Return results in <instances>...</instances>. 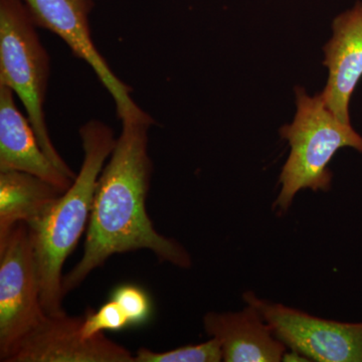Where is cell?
Instances as JSON below:
<instances>
[{"label":"cell","mask_w":362,"mask_h":362,"mask_svg":"<svg viewBox=\"0 0 362 362\" xmlns=\"http://www.w3.org/2000/svg\"><path fill=\"white\" fill-rule=\"evenodd\" d=\"M121 122L122 130L98 180L84 252L63 278L65 296L114 255L148 250L162 263L181 269L192 265L187 250L157 232L147 214L153 171L148 132L156 122L145 111Z\"/></svg>","instance_id":"cell-1"},{"label":"cell","mask_w":362,"mask_h":362,"mask_svg":"<svg viewBox=\"0 0 362 362\" xmlns=\"http://www.w3.org/2000/svg\"><path fill=\"white\" fill-rule=\"evenodd\" d=\"M82 165L77 177L47 213L28 225L39 276L42 308L47 315L65 313L63 268L89 225L99 176L116 139L110 126L90 120L78 130Z\"/></svg>","instance_id":"cell-2"},{"label":"cell","mask_w":362,"mask_h":362,"mask_svg":"<svg viewBox=\"0 0 362 362\" xmlns=\"http://www.w3.org/2000/svg\"><path fill=\"white\" fill-rule=\"evenodd\" d=\"M295 93L296 115L291 124L280 129L291 151L281 171V189L273 204L279 213L289 211L301 190L330 189L332 173L328 165L338 150L350 147L362 153V136L351 124L341 122L320 94L309 97L302 88H296Z\"/></svg>","instance_id":"cell-3"},{"label":"cell","mask_w":362,"mask_h":362,"mask_svg":"<svg viewBox=\"0 0 362 362\" xmlns=\"http://www.w3.org/2000/svg\"><path fill=\"white\" fill-rule=\"evenodd\" d=\"M37 28L21 0H0V85L20 98L45 156L74 180L77 175L57 151L45 121L51 68Z\"/></svg>","instance_id":"cell-4"},{"label":"cell","mask_w":362,"mask_h":362,"mask_svg":"<svg viewBox=\"0 0 362 362\" xmlns=\"http://www.w3.org/2000/svg\"><path fill=\"white\" fill-rule=\"evenodd\" d=\"M45 314L30 230L18 223L0 242V361Z\"/></svg>","instance_id":"cell-5"},{"label":"cell","mask_w":362,"mask_h":362,"mask_svg":"<svg viewBox=\"0 0 362 362\" xmlns=\"http://www.w3.org/2000/svg\"><path fill=\"white\" fill-rule=\"evenodd\" d=\"M254 305L274 334L288 349L318 362H362V322L324 319L262 299L255 293L243 295Z\"/></svg>","instance_id":"cell-6"},{"label":"cell","mask_w":362,"mask_h":362,"mask_svg":"<svg viewBox=\"0 0 362 362\" xmlns=\"http://www.w3.org/2000/svg\"><path fill=\"white\" fill-rule=\"evenodd\" d=\"M37 28L54 33L70 47L74 56L86 62L110 93L120 120L143 110L131 97V89L120 80L94 44L89 14L93 0H21Z\"/></svg>","instance_id":"cell-7"},{"label":"cell","mask_w":362,"mask_h":362,"mask_svg":"<svg viewBox=\"0 0 362 362\" xmlns=\"http://www.w3.org/2000/svg\"><path fill=\"white\" fill-rule=\"evenodd\" d=\"M84 316H45L16 344L4 362H134V354L104 333L82 334Z\"/></svg>","instance_id":"cell-8"},{"label":"cell","mask_w":362,"mask_h":362,"mask_svg":"<svg viewBox=\"0 0 362 362\" xmlns=\"http://www.w3.org/2000/svg\"><path fill=\"white\" fill-rule=\"evenodd\" d=\"M332 30L323 49L329 76L320 95L341 122L350 124V99L362 78V2L335 18Z\"/></svg>","instance_id":"cell-9"},{"label":"cell","mask_w":362,"mask_h":362,"mask_svg":"<svg viewBox=\"0 0 362 362\" xmlns=\"http://www.w3.org/2000/svg\"><path fill=\"white\" fill-rule=\"evenodd\" d=\"M202 323L206 334L220 343L225 362L283 361L288 349L250 303L240 311L207 312Z\"/></svg>","instance_id":"cell-10"},{"label":"cell","mask_w":362,"mask_h":362,"mask_svg":"<svg viewBox=\"0 0 362 362\" xmlns=\"http://www.w3.org/2000/svg\"><path fill=\"white\" fill-rule=\"evenodd\" d=\"M16 94L0 85V171L30 173L65 192L73 183L40 146L30 119L16 106Z\"/></svg>","instance_id":"cell-11"},{"label":"cell","mask_w":362,"mask_h":362,"mask_svg":"<svg viewBox=\"0 0 362 362\" xmlns=\"http://www.w3.org/2000/svg\"><path fill=\"white\" fill-rule=\"evenodd\" d=\"M64 192L30 173L0 171V242L18 223L39 220Z\"/></svg>","instance_id":"cell-12"},{"label":"cell","mask_w":362,"mask_h":362,"mask_svg":"<svg viewBox=\"0 0 362 362\" xmlns=\"http://www.w3.org/2000/svg\"><path fill=\"white\" fill-rule=\"evenodd\" d=\"M223 354L220 343L211 337L199 344L185 345L168 351L156 352L141 347L134 354V362H220Z\"/></svg>","instance_id":"cell-13"},{"label":"cell","mask_w":362,"mask_h":362,"mask_svg":"<svg viewBox=\"0 0 362 362\" xmlns=\"http://www.w3.org/2000/svg\"><path fill=\"white\" fill-rule=\"evenodd\" d=\"M130 322L120 305L114 300L105 303L97 311L88 309L84 315L82 334L90 338L104 331H118L129 327Z\"/></svg>","instance_id":"cell-14"},{"label":"cell","mask_w":362,"mask_h":362,"mask_svg":"<svg viewBox=\"0 0 362 362\" xmlns=\"http://www.w3.org/2000/svg\"><path fill=\"white\" fill-rule=\"evenodd\" d=\"M110 299L120 305L129 319L130 326H141L148 322L152 314L150 297L142 288L135 285H121L112 292Z\"/></svg>","instance_id":"cell-15"}]
</instances>
